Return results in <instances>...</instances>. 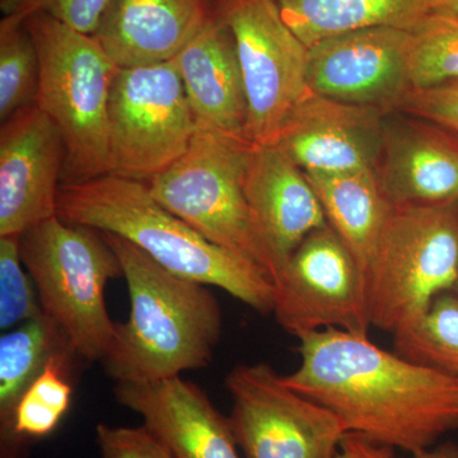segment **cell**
<instances>
[{"instance_id": "obj_29", "label": "cell", "mask_w": 458, "mask_h": 458, "mask_svg": "<svg viewBox=\"0 0 458 458\" xmlns=\"http://www.w3.org/2000/svg\"><path fill=\"white\" fill-rule=\"evenodd\" d=\"M394 113L432 123L458 138V81L429 89H410Z\"/></svg>"}, {"instance_id": "obj_28", "label": "cell", "mask_w": 458, "mask_h": 458, "mask_svg": "<svg viewBox=\"0 0 458 458\" xmlns=\"http://www.w3.org/2000/svg\"><path fill=\"white\" fill-rule=\"evenodd\" d=\"M108 0H0L4 16L45 13L77 31L95 35Z\"/></svg>"}, {"instance_id": "obj_2", "label": "cell", "mask_w": 458, "mask_h": 458, "mask_svg": "<svg viewBox=\"0 0 458 458\" xmlns=\"http://www.w3.org/2000/svg\"><path fill=\"white\" fill-rule=\"evenodd\" d=\"M105 240L119 259L131 297L101 360L114 384L161 381L209 366L223 333L221 304L209 286L176 276L129 241Z\"/></svg>"}, {"instance_id": "obj_6", "label": "cell", "mask_w": 458, "mask_h": 458, "mask_svg": "<svg viewBox=\"0 0 458 458\" xmlns=\"http://www.w3.org/2000/svg\"><path fill=\"white\" fill-rule=\"evenodd\" d=\"M252 146L250 140L198 128L188 152L147 186L162 207L214 245L260 267L276 286L278 269L245 191Z\"/></svg>"}, {"instance_id": "obj_7", "label": "cell", "mask_w": 458, "mask_h": 458, "mask_svg": "<svg viewBox=\"0 0 458 458\" xmlns=\"http://www.w3.org/2000/svg\"><path fill=\"white\" fill-rule=\"evenodd\" d=\"M458 280V201L394 207L367 270L370 324L396 335Z\"/></svg>"}, {"instance_id": "obj_24", "label": "cell", "mask_w": 458, "mask_h": 458, "mask_svg": "<svg viewBox=\"0 0 458 458\" xmlns=\"http://www.w3.org/2000/svg\"><path fill=\"white\" fill-rule=\"evenodd\" d=\"M397 354L458 378V297L445 292L414 325L394 335Z\"/></svg>"}, {"instance_id": "obj_14", "label": "cell", "mask_w": 458, "mask_h": 458, "mask_svg": "<svg viewBox=\"0 0 458 458\" xmlns=\"http://www.w3.org/2000/svg\"><path fill=\"white\" fill-rule=\"evenodd\" d=\"M387 114L310 89L289 114L276 144L306 174L376 171Z\"/></svg>"}, {"instance_id": "obj_21", "label": "cell", "mask_w": 458, "mask_h": 458, "mask_svg": "<svg viewBox=\"0 0 458 458\" xmlns=\"http://www.w3.org/2000/svg\"><path fill=\"white\" fill-rule=\"evenodd\" d=\"M286 25L311 47L358 30L410 29L429 12L428 0H276Z\"/></svg>"}, {"instance_id": "obj_16", "label": "cell", "mask_w": 458, "mask_h": 458, "mask_svg": "<svg viewBox=\"0 0 458 458\" xmlns=\"http://www.w3.org/2000/svg\"><path fill=\"white\" fill-rule=\"evenodd\" d=\"M245 191L279 282L304 238L328 225L327 214L306 174L276 143L252 146Z\"/></svg>"}, {"instance_id": "obj_9", "label": "cell", "mask_w": 458, "mask_h": 458, "mask_svg": "<svg viewBox=\"0 0 458 458\" xmlns=\"http://www.w3.org/2000/svg\"><path fill=\"white\" fill-rule=\"evenodd\" d=\"M236 42L249 104L247 138L274 144L310 92L309 47L286 25L276 0H212Z\"/></svg>"}, {"instance_id": "obj_19", "label": "cell", "mask_w": 458, "mask_h": 458, "mask_svg": "<svg viewBox=\"0 0 458 458\" xmlns=\"http://www.w3.org/2000/svg\"><path fill=\"white\" fill-rule=\"evenodd\" d=\"M212 13V0H108L93 38L119 68L174 59Z\"/></svg>"}, {"instance_id": "obj_3", "label": "cell", "mask_w": 458, "mask_h": 458, "mask_svg": "<svg viewBox=\"0 0 458 458\" xmlns=\"http://www.w3.org/2000/svg\"><path fill=\"white\" fill-rule=\"evenodd\" d=\"M57 216L129 241L165 270L218 286L255 311L273 313L276 286L255 264L214 245L162 207L147 183L105 174L60 186Z\"/></svg>"}, {"instance_id": "obj_34", "label": "cell", "mask_w": 458, "mask_h": 458, "mask_svg": "<svg viewBox=\"0 0 458 458\" xmlns=\"http://www.w3.org/2000/svg\"><path fill=\"white\" fill-rule=\"evenodd\" d=\"M452 292H454V293L456 294L458 297V280H457L456 285H454V289H452Z\"/></svg>"}, {"instance_id": "obj_4", "label": "cell", "mask_w": 458, "mask_h": 458, "mask_svg": "<svg viewBox=\"0 0 458 458\" xmlns=\"http://www.w3.org/2000/svg\"><path fill=\"white\" fill-rule=\"evenodd\" d=\"M26 25L40 57L36 105L64 141L62 185L108 174V102L119 66L93 36L49 14H31Z\"/></svg>"}, {"instance_id": "obj_26", "label": "cell", "mask_w": 458, "mask_h": 458, "mask_svg": "<svg viewBox=\"0 0 458 458\" xmlns=\"http://www.w3.org/2000/svg\"><path fill=\"white\" fill-rule=\"evenodd\" d=\"M409 31L411 89L458 81V17L429 11Z\"/></svg>"}, {"instance_id": "obj_15", "label": "cell", "mask_w": 458, "mask_h": 458, "mask_svg": "<svg viewBox=\"0 0 458 458\" xmlns=\"http://www.w3.org/2000/svg\"><path fill=\"white\" fill-rule=\"evenodd\" d=\"M114 400L137 412L174 458H240L229 417L194 382L179 377L116 384Z\"/></svg>"}, {"instance_id": "obj_17", "label": "cell", "mask_w": 458, "mask_h": 458, "mask_svg": "<svg viewBox=\"0 0 458 458\" xmlns=\"http://www.w3.org/2000/svg\"><path fill=\"white\" fill-rule=\"evenodd\" d=\"M376 174L394 207L457 203L458 138L417 117L387 114Z\"/></svg>"}, {"instance_id": "obj_8", "label": "cell", "mask_w": 458, "mask_h": 458, "mask_svg": "<svg viewBox=\"0 0 458 458\" xmlns=\"http://www.w3.org/2000/svg\"><path fill=\"white\" fill-rule=\"evenodd\" d=\"M197 131L174 59L117 69L108 102V174L149 182L188 152Z\"/></svg>"}, {"instance_id": "obj_31", "label": "cell", "mask_w": 458, "mask_h": 458, "mask_svg": "<svg viewBox=\"0 0 458 458\" xmlns=\"http://www.w3.org/2000/svg\"><path fill=\"white\" fill-rule=\"evenodd\" d=\"M393 448L370 441L361 434L348 432L335 458H393Z\"/></svg>"}, {"instance_id": "obj_12", "label": "cell", "mask_w": 458, "mask_h": 458, "mask_svg": "<svg viewBox=\"0 0 458 458\" xmlns=\"http://www.w3.org/2000/svg\"><path fill=\"white\" fill-rule=\"evenodd\" d=\"M410 31L381 26L334 36L309 49L310 89L344 104L394 113L411 89Z\"/></svg>"}, {"instance_id": "obj_22", "label": "cell", "mask_w": 458, "mask_h": 458, "mask_svg": "<svg viewBox=\"0 0 458 458\" xmlns=\"http://www.w3.org/2000/svg\"><path fill=\"white\" fill-rule=\"evenodd\" d=\"M78 358L63 331L47 316L30 319L0 337V430L18 401L54 358ZM80 360V358H78Z\"/></svg>"}, {"instance_id": "obj_30", "label": "cell", "mask_w": 458, "mask_h": 458, "mask_svg": "<svg viewBox=\"0 0 458 458\" xmlns=\"http://www.w3.org/2000/svg\"><path fill=\"white\" fill-rule=\"evenodd\" d=\"M96 443L102 458H174L164 443L143 424L140 427L98 424Z\"/></svg>"}, {"instance_id": "obj_1", "label": "cell", "mask_w": 458, "mask_h": 458, "mask_svg": "<svg viewBox=\"0 0 458 458\" xmlns=\"http://www.w3.org/2000/svg\"><path fill=\"white\" fill-rule=\"evenodd\" d=\"M298 339L300 367L283 381L333 411L348 432L414 454L458 430V378L360 334L327 328Z\"/></svg>"}, {"instance_id": "obj_10", "label": "cell", "mask_w": 458, "mask_h": 458, "mask_svg": "<svg viewBox=\"0 0 458 458\" xmlns=\"http://www.w3.org/2000/svg\"><path fill=\"white\" fill-rule=\"evenodd\" d=\"M229 421L246 458H335L348 429L330 410L295 393L267 363L238 364L225 378Z\"/></svg>"}, {"instance_id": "obj_23", "label": "cell", "mask_w": 458, "mask_h": 458, "mask_svg": "<svg viewBox=\"0 0 458 458\" xmlns=\"http://www.w3.org/2000/svg\"><path fill=\"white\" fill-rule=\"evenodd\" d=\"M74 357L54 358L18 401L7 428L0 430V458H23L33 442L47 438L71 408Z\"/></svg>"}, {"instance_id": "obj_13", "label": "cell", "mask_w": 458, "mask_h": 458, "mask_svg": "<svg viewBox=\"0 0 458 458\" xmlns=\"http://www.w3.org/2000/svg\"><path fill=\"white\" fill-rule=\"evenodd\" d=\"M65 147L38 105L22 108L0 129V236H21L57 216Z\"/></svg>"}, {"instance_id": "obj_32", "label": "cell", "mask_w": 458, "mask_h": 458, "mask_svg": "<svg viewBox=\"0 0 458 458\" xmlns=\"http://www.w3.org/2000/svg\"><path fill=\"white\" fill-rule=\"evenodd\" d=\"M411 458H458V445L454 443H443L437 447L433 445L428 450L418 452L412 454Z\"/></svg>"}, {"instance_id": "obj_27", "label": "cell", "mask_w": 458, "mask_h": 458, "mask_svg": "<svg viewBox=\"0 0 458 458\" xmlns=\"http://www.w3.org/2000/svg\"><path fill=\"white\" fill-rule=\"evenodd\" d=\"M44 315L38 289L21 259L20 236H0V328Z\"/></svg>"}, {"instance_id": "obj_5", "label": "cell", "mask_w": 458, "mask_h": 458, "mask_svg": "<svg viewBox=\"0 0 458 458\" xmlns=\"http://www.w3.org/2000/svg\"><path fill=\"white\" fill-rule=\"evenodd\" d=\"M20 252L44 315L63 331L80 360L101 363L116 327L105 291L111 279L123 276L104 234L51 216L21 234Z\"/></svg>"}, {"instance_id": "obj_11", "label": "cell", "mask_w": 458, "mask_h": 458, "mask_svg": "<svg viewBox=\"0 0 458 458\" xmlns=\"http://www.w3.org/2000/svg\"><path fill=\"white\" fill-rule=\"evenodd\" d=\"M276 291L273 313L292 335L327 328L367 335L372 327L366 273L330 225L304 238Z\"/></svg>"}, {"instance_id": "obj_18", "label": "cell", "mask_w": 458, "mask_h": 458, "mask_svg": "<svg viewBox=\"0 0 458 458\" xmlns=\"http://www.w3.org/2000/svg\"><path fill=\"white\" fill-rule=\"evenodd\" d=\"M174 60L198 128L249 140L245 81L227 25L212 12Z\"/></svg>"}, {"instance_id": "obj_33", "label": "cell", "mask_w": 458, "mask_h": 458, "mask_svg": "<svg viewBox=\"0 0 458 458\" xmlns=\"http://www.w3.org/2000/svg\"><path fill=\"white\" fill-rule=\"evenodd\" d=\"M429 11L445 12L458 17V0H428Z\"/></svg>"}, {"instance_id": "obj_25", "label": "cell", "mask_w": 458, "mask_h": 458, "mask_svg": "<svg viewBox=\"0 0 458 458\" xmlns=\"http://www.w3.org/2000/svg\"><path fill=\"white\" fill-rule=\"evenodd\" d=\"M40 86V57L26 18L4 16L0 22V120L31 106Z\"/></svg>"}, {"instance_id": "obj_20", "label": "cell", "mask_w": 458, "mask_h": 458, "mask_svg": "<svg viewBox=\"0 0 458 458\" xmlns=\"http://www.w3.org/2000/svg\"><path fill=\"white\" fill-rule=\"evenodd\" d=\"M306 176L321 201L328 225L349 247L367 276L377 242L394 208L376 171L311 172Z\"/></svg>"}]
</instances>
